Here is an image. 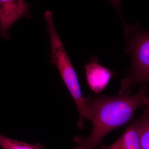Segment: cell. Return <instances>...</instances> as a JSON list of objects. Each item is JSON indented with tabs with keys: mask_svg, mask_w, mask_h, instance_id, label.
<instances>
[{
	"mask_svg": "<svg viewBox=\"0 0 149 149\" xmlns=\"http://www.w3.org/2000/svg\"><path fill=\"white\" fill-rule=\"evenodd\" d=\"M146 88L132 96L101 95L85 97V104L93 123L90 136H75L77 146L73 149H96L107 134L133 120L136 110L143 105Z\"/></svg>",
	"mask_w": 149,
	"mask_h": 149,
	"instance_id": "cell-1",
	"label": "cell"
},
{
	"mask_svg": "<svg viewBox=\"0 0 149 149\" xmlns=\"http://www.w3.org/2000/svg\"><path fill=\"white\" fill-rule=\"evenodd\" d=\"M51 47V63L56 66L65 85L76 104L79 119L77 125L80 129L84 128L85 119H91L83 96L77 74L57 32L53 19V13L47 10L44 13Z\"/></svg>",
	"mask_w": 149,
	"mask_h": 149,
	"instance_id": "cell-2",
	"label": "cell"
},
{
	"mask_svg": "<svg viewBox=\"0 0 149 149\" xmlns=\"http://www.w3.org/2000/svg\"><path fill=\"white\" fill-rule=\"evenodd\" d=\"M123 22L126 51L131 54L133 61L131 72L123 81L119 95L128 96L134 85L149 82V32Z\"/></svg>",
	"mask_w": 149,
	"mask_h": 149,
	"instance_id": "cell-3",
	"label": "cell"
},
{
	"mask_svg": "<svg viewBox=\"0 0 149 149\" xmlns=\"http://www.w3.org/2000/svg\"><path fill=\"white\" fill-rule=\"evenodd\" d=\"M31 5L23 0H0V34L10 40L8 30L11 26L23 17L31 19Z\"/></svg>",
	"mask_w": 149,
	"mask_h": 149,
	"instance_id": "cell-4",
	"label": "cell"
},
{
	"mask_svg": "<svg viewBox=\"0 0 149 149\" xmlns=\"http://www.w3.org/2000/svg\"><path fill=\"white\" fill-rule=\"evenodd\" d=\"M86 81L89 88L96 93H100L109 83L112 73L109 69L99 64L93 57L85 65Z\"/></svg>",
	"mask_w": 149,
	"mask_h": 149,
	"instance_id": "cell-5",
	"label": "cell"
},
{
	"mask_svg": "<svg viewBox=\"0 0 149 149\" xmlns=\"http://www.w3.org/2000/svg\"><path fill=\"white\" fill-rule=\"evenodd\" d=\"M100 149H141L137 120L128 126L113 143L109 146L102 145Z\"/></svg>",
	"mask_w": 149,
	"mask_h": 149,
	"instance_id": "cell-6",
	"label": "cell"
},
{
	"mask_svg": "<svg viewBox=\"0 0 149 149\" xmlns=\"http://www.w3.org/2000/svg\"><path fill=\"white\" fill-rule=\"evenodd\" d=\"M0 148L2 149H45L43 144H29L0 134Z\"/></svg>",
	"mask_w": 149,
	"mask_h": 149,
	"instance_id": "cell-7",
	"label": "cell"
},
{
	"mask_svg": "<svg viewBox=\"0 0 149 149\" xmlns=\"http://www.w3.org/2000/svg\"><path fill=\"white\" fill-rule=\"evenodd\" d=\"M138 123L141 149H149V112L144 111Z\"/></svg>",
	"mask_w": 149,
	"mask_h": 149,
	"instance_id": "cell-8",
	"label": "cell"
},
{
	"mask_svg": "<svg viewBox=\"0 0 149 149\" xmlns=\"http://www.w3.org/2000/svg\"><path fill=\"white\" fill-rule=\"evenodd\" d=\"M143 105L147 106L146 109L144 110V111L149 112V95L148 96L146 95L144 99Z\"/></svg>",
	"mask_w": 149,
	"mask_h": 149,
	"instance_id": "cell-9",
	"label": "cell"
}]
</instances>
